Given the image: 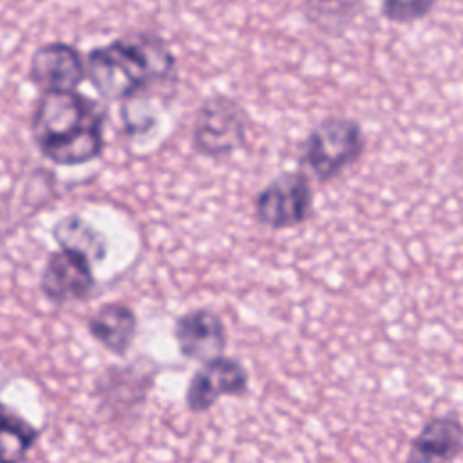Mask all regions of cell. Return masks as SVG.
Wrapping results in <instances>:
<instances>
[{
	"label": "cell",
	"instance_id": "1",
	"mask_svg": "<svg viewBox=\"0 0 463 463\" xmlns=\"http://www.w3.org/2000/svg\"><path fill=\"white\" fill-rule=\"evenodd\" d=\"M103 123L98 103L78 90L43 92L31 116V136L51 163L78 166L101 156Z\"/></svg>",
	"mask_w": 463,
	"mask_h": 463
},
{
	"label": "cell",
	"instance_id": "2",
	"mask_svg": "<svg viewBox=\"0 0 463 463\" xmlns=\"http://www.w3.org/2000/svg\"><path fill=\"white\" fill-rule=\"evenodd\" d=\"M87 80L107 99L127 101L175 72V56L156 34L132 33L94 47L87 58Z\"/></svg>",
	"mask_w": 463,
	"mask_h": 463
},
{
	"label": "cell",
	"instance_id": "3",
	"mask_svg": "<svg viewBox=\"0 0 463 463\" xmlns=\"http://www.w3.org/2000/svg\"><path fill=\"white\" fill-rule=\"evenodd\" d=\"M365 137L362 127L342 116L318 123L306 137L300 152V165L322 183L335 179L364 152Z\"/></svg>",
	"mask_w": 463,
	"mask_h": 463
},
{
	"label": "cell",
	"instance_id": "4",
	"mask_svg": "<svg viewBox=\"0 0 463 463\" xmlns=\"http://www.w3.org/2000/svg\"><path fill=\"white\" fill-rule=\"evenodd\" d=\"M246 141V114L228 96H212L199 107L192 130L194 148L206 157H224Z\"/></svg>",
	"mask_w": 463,
	"mask_h": 463
},
{
	"label": "cell",
	"instance_id": "5",
	"mask_svg": "<svg viewBox=\"0 0 463 463\" xmlns=\"http://www.w3.org/2000/svg\"><path fill=\"white\" fill-rule=\"evenodd\" d=\"M255 217L271 230L306 222L313 210V188L304 172H286L268 183L255 197Z\"/></svg>",
	"mask_w": 463,
	"mask_h": 463
},
{
	"label": "cell",
	"instance_id": "6",
	"mask_svg": "<svg viewBox=\"0 0 463 463\" xmlns=\"http://www.w3.org/2000/svg\"><path fill=\"white\" fill-rule=\"evenodd\" d=\"M248 382V371L237 358L224 354L213 356L203 362V365L192 374L184 392L186 407L195 414L206 412L222 396L244 394Z\"/></svg>",
	"mask_w": 463,
	"mask_h": 463
},
{
	"label": "cell",
	"instance_id": "7",
	"mask_svg": "<svg viewBox=\"0 0 463 463\" xmlns=\"http://www.w3.org/2000/svg\"><path fill=\"white\" fill-rule=\"evenodd\" d=\"M29 78L43 92L76 90L87 78L81 52L63 42L40 45L29 61Z\"/></svg>",
	"mask_w": 463,
	"mask_h": 463
},
{
	"label": "cell",
	"instance_id": "8",
	"mask_svg": "<svg viewBox=\"0 0 463 463\" xmlns=\"http://www.w3.org/2000/svg\"><path fill=\"white\" fill-rule=\"evenodd\" d=\"M90 259L74 250L52 251L42 271L43 295L58 304L83 300L96 286Z\"/></svg>",
	"mask_w": 463,
	"mask_h": 463
},
{
	"label": "cell",
	"instance_id": "9",
	"mask_svg": "<svg viewBox=\"0 0 463 463\" xmlns=\"http://www.w3.org/2000/svg\"><path fill=\"white\" fill-rule=\"evenodd\" d=\"M179 353L188 360L206 362L226 349V327L221 317L206 307L183 313L174 324Z\"/></svg>",
	"mask_w": 463,
	"mask_h": 463
},
{
	"label": "cell",
	"instance_id": "10",
	"mask_svg": "<svg viewBox=\"0 0 463 463\" xmlns=\"http://www.w3.org/2000/svg\"><path fill=\"white\" fill-rule=\"evenodd\" d=\"M463 452V423L449 412L430 418L411 441L405 463H454Z\"/></svg>",
	"mask_w": 463,
	"mask_h": 463
},
{
	"label": "cell",
	"instance_id": "11",
	"mask_svg": "<svg viewBox=\"0 0 463 463\" xmlns=\"http://www.w3.org/2000/svg\"><path fill=\"white\" fill-rule=\"evenodd\" d=\"M87 327L96 342L110 353L123 356L136 336L137 317L128 306L121 302H109L96 309L89 318Z\"/></svg>",
	"mask_w": 463,
	"mask_h": 463
},
{
	"label": "cell",
	"instance_id": "12",
	"mask_svg": "<svg viewBox=\"0 0 463 463\" xmlns=\"http://www.w3.org/2000/svg\"><path fill=\"white\" fill-rule=\"evenodd\" d=\"M38 436L31 421L0 402V463H24Z\"/></svg>",
	"mask_w": 463,
	"mask_h": 463
},
{
	"label": "cell",
	"instance_id": "13",
	"mask_svg": "<svg viewBox=\"0 0 463 463\" xmlns=\"http://www.w3.org/2000/svg\"><path fill=\"white\" fill-rule=\"evenodd\" d=\"M52 237L60 248L80 251L87 255L90 262H99L105 259L107 242L103 233H99L80 215L71 213L61 217L52 228Z\"/></svg>",
	"mask_w": 463,
	"mask_h": 463
},
{
	"label": "cell",
	"instance_id": "14",
	"mask_svg": "<svg viewBox=\"0 0 463 463\" xmlns=\"http://www.w3.org/2000/svg\"><path fill=\"white\" fill-rule=\"evenodd\" d=\"M438 0H382V13L391 22L407 24L427 16Z\"/></svg>",
	"mask_w": 463,
	"mask_h": 463
},
{
	"label": "cell",
	"instance_id": "15",
	"mask_svg": "<svg viewBox=\"0 0 463 463\" xmlns=\"http://www.w3.org/2000/svg\"><path fill=\"white\" fill-rule=\"evenodd\" d=\"M313 20L322 27H329L331 24L342 25V18H351L353 0H309Z\"/></svg>",
	"mask_w": 463,
	"mask_h": 463
}]
</instances>
